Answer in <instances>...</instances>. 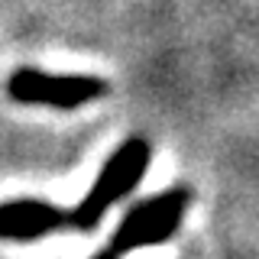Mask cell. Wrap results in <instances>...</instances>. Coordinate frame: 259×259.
I'll list each match as a JSON object with an SVG mask.
<instances>
[{
	"instance_id": "6da1fadb",
	"label": "cell",
	"mask_w": 259,
	"mask_h": 259,
	"mask_svg": "<svg viewBox=\"0 0 259 259\" xmlns=\"http://www.w3.org/2000/svg\"><path fill=\"white\" fill-rule=\"evenodd\" d=\"M149 159H152V149L146 140H126L123 146H117L113 156L97 172V182L91 185V191L75 204V210H68V227L94 230L104 221V214L140 185Z\"/></svg>"
},
{
	"instance_id": "7a4b0ae2",
	"label": "cell",
	"mask_w": 259,
	"mask_h": 259,
	"mask_svg": "<svg viewBox=\"0 0 259 259\" xmlns=\"http://www.w3.org/2000/svg\"><path fill=\"white\" fill-rule=\"evenodd\" d=\"M185 210H188V191L185 188H168L156 198H146L120 221L117 237H113V253L120 256L165 243L175 233V227L182 224Z\"/></svg>"
},
{
	"instance_id": "3957f363",
	"label": "cell",
	"mask_w": 259,
	"mask_h": 259,
	"mask_svg": "<svg viewBox=\"0 0 259 259\" xmlns=\"http://www.w3.org/2000/svg\"><path fill=\"white\" fill-rule=\"evenodd\" d=\"M7 94L20 104H42V107L75 110L107 94V84L94 75H52L42 68H16L7 81Z\"/></svg>"
},
{
	"instance_id": "277c9868",
	"label": "cell",
	"mask_w": 259,
	"mask_h": 259,
	"mask_svg": "<svg viewBox=\"0 0 259 259\" xmlns=\"http://www.w3.org/2000/svg\"><path fill=\"white\" fill-rule=\"evenodd\" d=\"M65 224L68 214L39 198H16L0 204V240H39Z\"/></svg>"
},
{
	"instance_id": "5b68a950",
	"label": "cell",
	"mask_w": 259,
	"mask_h": 259,
	"mask_svg": "<svg viewBox=\"0 0 259 259\" xmlns=\"http://www.w3.org/2000/svg\"><path fill=\"white\" fill-rule=\"evenodd\" d=\"M94 259H117V253H113V249H107V253H97Z\"/></svg>"
}]
</instances>
